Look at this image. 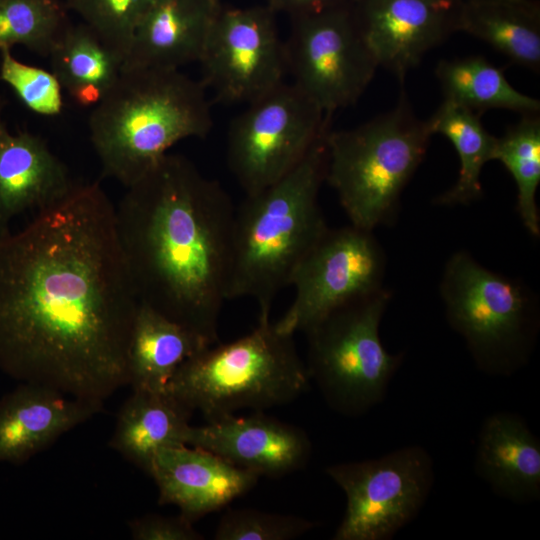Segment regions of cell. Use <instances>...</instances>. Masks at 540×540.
Returning <instances> with one entry per match:
<instances>
[{"label":"cell","mask_w":540,"mask_h":540,"mask_svg":"<svg viewBox=\"0 0 540 540\" xmlns=\"http://www.w3.org/2000/svg\"><path fill=\"white\" fill-rule=\"evenodd\" d=\"M139 304L98 182L0 235V369L13 379L104 403L129 385Z\"/></svg>","instance_id":"1"},{"label":"cell","mask_w":540,"mask_h":540,"mask_svg":"<svg viewBox=\"0 0 540 540\" xmlns=\"http://www.w3.org/2000/svg\"><path fill=\"white\" fill-rule=\"evenodd\" d=\"M235 208L223 186L167 153L115 206L140 304L218 344L232 263Z\"/></svg>","instance_id":"2"},{"label":"cell","mask_w":540,"mask_h":540,"mask_svg":"<svg viewBox=\"0 0 540 540\" xmlns=\"http://www.w3.org/2000/svg\"><path fill=\"white\" fill-rule=\"evenodd\" d=\"M329 130L290 172L235 209L227 300L253 299L258 320L270 319L274 299L329 228L319 204Z\"/></svg>","instance_id":"3"},{"label":"cell","mask_w":540,"mask_h":540,"mask_svg":"<svg viewBox=\"0 0 540 540\" xmlns=\"http://www.w3.org/2000/svg\"><path fill=\"white\" fill-rule=\"evenodd\" d=\"M213 119L207 89L180 69L123 68L89 115L92 146L103 175L126 188L169 149L205 138Z\"/></svg>","instance_id":"4"},{"label":"cell","mask_w":540,"mask_h":540,"mask_svg":"<svg viewBox=\"0 0 540 540\" xmlns=\"http://www.w3.org/2000/svg\"><path fill=\"white\" fill-rule=\"evenodd\" d=\"M310 384L294 334L258 320L249 334L203 349L180 365L166 391L207 421L241 409L263 411L290 403Z\"/></svg>","instance_id":"5"},{"label":"cell","mask_w":540,"mask_h":540,"mask_svg":"<svg viewBox=\"0 0 540 540\" xmlns=\"http://www.w3.org/2000/svg\"><path fill=\"white\" fill-rule=\"evenodd\" d=\"M431 136L403 89L393 109L354 128L329 130L325 181L350 224L373 231L394 221Z\"/></svg>","instance_id":"6"},{"label":"cell","mask_w":540,"mask_h":540,"mask_svg":"<svg viewBox=\"0 0 540 540\" xmlns=\"http://www.w3.org/2000/svg\"><path fill=\"white\" fill-rule=\"evenodd\" d=\"M440 295L451 327L486 372L510 374L528 358L536 334V296L520 279L458 251L447 261Z\"/></svg>","instance_id":"7"},{"label":"cell","mask_w":540,"mask_h":540,"mask_svg":"<svg viewBox=\"0 0 540 540\" xmlns=\"http://www.w3.org/2000/svg\"><path fill=\"white\" fill-rule=\"evenodd\" d=\"M391 299L383 288L346 304L308 327L307 361L310 380L328 405L346 416H359L384 397L402 361L390 354L379 334Z\"/></svg>","instance_id":"8"},{"label":"cell","mask_w":540,"mask_h":540,"mask_svg":"<svg viewBox=\"0 0 540 540\" xmlns=\"http://www.w3.org/2000/svg\"><path fill=\"white\" fill-rule=\"evenodd\" d=\"M323 112L285 81L247 104L227 133V163L245 192L257 193L290 172L330 129Z\"/></svg>","instance_id":"9"},{"label":"cell","mask_w":540,"mask_h":540,"mask_svg":"<svg viewBox=\"0 0 540 540\" xmlns=\"http://www.w3.org/2000/svg\"><path fill=\"white\" fill-rule=\"evenodd\" d=\"M352 2L290 18L284 42L292 83L328 115L356 103L379 67Z\"/></svg>","instance_id":"10"},{"label":"cell","mask_w":540,"mask_h":540,"mask_svg":"<svg viewBox=\"0 0 540 540\" xmlns=\"http://www.w3.org/2000/svg\"><path fill=\"white\" fill-rule=\"evenodd\" d=\"M326 473L346 496L334 540L391 538L418 514L433 484L432 460L418 446L377 459L334 464Z\"/></svg>","instance_id":"11"},{"label":"cell","mask_w":540,"mask_h":540,"mask_svg":"<svg viewBox=\"0 0 540 540\" xmlns=\"http://www.w3.org/2000/svg\"><path fill=\"white\" fill-rule=\"evenodd\" d=\"M386 257L373 231L328 228L296 269L295 297L276 328L295 334L332 311L384 288Z\"/></svg>","instance_id":"12"},{"label":"cell","mask_w":540,"mask_h":540,"mask_svg":"<svg viewBox=\"0 0 540 540\" xmlns=\"http://www.w3.org/2000/svg\"><path fill=\"white\" fill-rule=\"evenodd\" d=\"M200 81L218 101L248 104L284 82L285 43L266 4L221 8L199 60Z\"/></svg>","instance_id":"13"},{"label":"cell","mask_w":540,"mask_h":540,"mask_svg":"<svg viewBox=\"0 0 540 540\" xmlns=\"http://www.w3.org/2000/svg\"><path fill=\"white\" fill-rule=\"evenodd\" d=\"M463 0H353V12L378 65L404 82L424 55L459 32Z\"/></svg>","instance_id":"14"},{"label":"cell","mask_w":540,"mask_h":540,"mask_svg":"<svg viewBox=\"0 0 540 540\" xmlns=\"http://www.w3.org/2000/svg\"><path fill=\"white\" fill-rule=\"evenodd\" d=\"M187 445L219 455L231 464L266 477H282L304 468L312 452L306 432L255 411L228 414L190 426Z\"/></svg>","instance_id":"15"},{"label":"cell","mask_w":540,"mask_h":540,"mask_svg":"<svg viewBox=\"0 0 540 540\" xmlns=\"http://www.w3.org/2000/svg\"><path fill=\"white\" fill-rule=\"evenodd\" d=\"M148 474L158 487V503L177 506L192 522L222 509L259 479L215 453L188 445L157 452Z\"/></svg>","instance_id":"16"},{"label":"cell","mask_w":540,"mask_h":540,"mask_svg":"<svg viewBox=\"0 0 540 540\" xmlns=\"http://www.w3.org/2000/svg\"><path fill=\"white\" fill-rule=\"evenodd\" d=\"M102 408V402L21 382L0 399V462L23 464Z\"/></svg>","instance_id":"17"},{"label":"cell","mask_w":540,"mask_h":540,"mask_svg":"<svg viewBox=\"0 0 540 540\" xmlns=\"http://www.w3.org/2000/svg\"><path fill=\"white\" fill-rule=\"evenodd\" d=\"M3 108L0 97V235L18 215L56 204L77 184L41 136L9 130Z\"/></svg>","instance_id":"18"},{"label":"cell","mask_w":540,"mask_h":540,"mask_svg":"<svg viewBox=\"0 0 540 540\" xmlns=\"http://www.w3.org/2000/svg\"><path fill=\"white\" fill-rule=\"evenodd\" d=\"M221 8L219 0H151L123 68L180 69L199 62Z\"/></svg>","instance_id":"19"},{"label":"cell","mask_w":540,"mask_h":540,"mask_svg":"<svg viewBox=\"0 0 540 540\" xmlns=\"http://www.w3.org/2000/svg\"><path fill=\"white\" fill-rule=\"evenodd\" d=\"M480 475L504 497L530 501L540 495V443L519 417L507 412L483 423L477 447Z\"/></svg>","instance_id":"20"},{"label":"cell","mask_w":540,"mask_h":540,"mask_svg":"<svg viewBox=\"0 0 540 540\" xmlns=\"http://www.w3.org/2000/svg\"><path fill=\"white\" fill-rule=\"evenodd\" d=\"M192 413L167 391L132 390L109 446L148 473L157 452L187 445Z\"/></svg>","instance_id":"21"},{"label":"cell","mask_w":540,"mask_h":540,"mask_svg":"<svg viewBox=\"0 0 540 540\" xmlns=\"http://www.w3.org/2000/svg\"><path fill=\"white\" fill-rule=\"evenodd\" d=\"M209 346L191 330L139 304L128 352L129 385L165 392L180 365Z\"/></svg>","instance_id":"22"},{"label":"cell","mask_w":540,"mask_h":540,"mask_svg":"<svg viewBox=\"0 0 540 540\" xmlns=\"http://www.w3.org/2000/svg\"><path fill=\"white\" fill-rule=\"evenodd\" d=\"M458 31L486 42L513 63L540 70L538 0H463Z\"/></svg>","instance_id":"23"},{"label":"cell","mask_w":540,"mask_h":540,"mask_svg":"<svg viewBox=\"0 0 540 540\" xmlns=\"http://www.w3.org/2000/svg\"><path fill=\"white\" fill-rule=\"evenodd\" d=\"M48 58L63 90L82 107L97 105L123 69V59L84 23L68 24Z\"/></svg>","instance_id":"24"},{"label":"cell","mask_w":540,"mask_h":540,"mask_svg":"<svg viewBox=\"0 0 540 540\" xmlns=\"http://www.w3.org/2000/svg\"><path fill=\"white\" fill-rule=\"evenodd\" d=\"M481 115L453 102L443 100L428 119L431 134L445 136L454 146L460 161L455 184L434 200L441 206L467 205L483 195L481 173L493 160L497 137L483 126Z\"/></svg>","instance_id":"25"},{"label":"cell","mask_w":540,"mask_h":540,"mask_svg":"<svg viewBox=\"0 0 540 540\" xmlns=\"http://www.w3.org/2000/svg\"><path fill=\"white\" fill-rule=\"evenodd\" d=\"M435 75L444 100L479 115L490 109H507L522 115L539 114L540 101L516 90L503 70L480 55L442 59Z\"/></svg>","instance_id":"26"},{"label":"cell","mask_w":540,"mask_h":540,"mask_svg":"<svg viewBox=\"0 0 540 540\" xmlns=\"http://www.w3.org/2000/svg\"><path fill=\"white\" fill-rule=\"evenodd\" d=\"M493 160L500 161L517 187V211L527 231L540 235L536 192L540 183V117L522 115L521 120L497 137Z\"/></svg>","instance_id":"27"},{"label":"cell","mask_w":540,"mask_h":540,"mask_svg":"<svg viewBox=\"0 0 540 540\" xmlns=\"http://www.w3.org/2000/svg\"><path fill=\"white\" fill-rule=\"evenodd\" d=\"M68 24L58 0H0V49L20 45L48 57Z\"/></svg>","instance_id":"28"},{"label":"cell","mask_w":540,"mask_h":540,"mask_svg":"<svg viewBox=\"0 0 540 540\" xmlns=\"http://www.w3.org/2000/svg\"><path fill=\"white\" fill-rule=\"evenodd\" d=\"M151 0H67L96 35L124 62L136 27Z\"/></svg>","instance_id":"29"},{"label":"cell","mask_w":540,"mask_h":540,"mask_svg":"<svg viewBox=\"0 0 540 540\" xmlns=\"http://www.w3.org/2000/svg\"><path fill=\"white\" fill-rule=\"evenodd\" d=\"M0 81L23 105L43 117H56L64 108L63 88L51 70L18 60L9 48L0 49Z\"/></svg>","instance_id":"30"},{"label":"cell","mask_w":540,"mask_h":540,"mask_svg":"<svg viewBox=\"0 0 540 540\" xmlns=\"http://www.w3.org/2000/svg\"><path fill=\"white\" fill-rule=\"evenodd\" d=\"M315 527L312 521L288 514L243 508L228 509L220 518L215 540H291Z\"/></svg>","instance_id":"31"},{"label":"cell","mask_w":540,"mask_h":540,"mask_svg":"<svg viewBox=\"0 0 540 540\" xmlns=\"http://www.w3.org/2000/svg\"><path fill=\"white\" fill-rule=\"evenodd\" d=\"M129 531L134 540H203L193 522L179 514L162 516L146 514L128 522Z\"/></svg>","instance_id":"32"},{"label":"cell","mask_w":540,"mask_h":540,"mask_svg":"<svg viewBox=\"0 0 540 540\" xmlns=\"http://www.w3.org/2000/svg\"><path fill=\"white\" fill-rule=\"evenodd\" d=\"M353 0H266L276 14L284 13L289 18L321 11L327 8L351 3Z\"/></svg>","instance_id":"33"}]
</instances>
